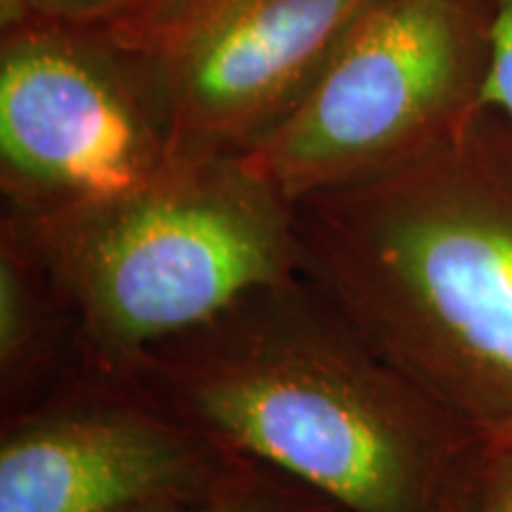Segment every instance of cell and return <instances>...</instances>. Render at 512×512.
Returning <instances> with one entry per match:
<instances>
[{"label": "cell", "instance_id": "6da1fadb", "mask_svg": "<svg viewBox=\"0 0 512 512\" xmlns=\"http://www.w3.org/2000/svg\"><path fill=\"white\" fill-rule=\"evenodd\" d=\"M124 377L216 446L347 512H427L453 448L475 437L304 273L155 344Z\"/></svg>", "mask_w": 512, "mask_h": 512}, {"label": "cell", "instance_id": "7a4b0ae2", "mask_svg": "<svg viewBox=\"0 0 512 512\" xmlns=\"http://www.w3.org/2000/svg\"><path fill=\"white\" fill-rule=\"evenodd\" d=\"M302 273L475 437L512 434V140L470 126L292 204Z\"/></svg>", "mask_w": 512, "mask_h": 512}, {"label": "cell", "instance_id": "3957f363", "mask_svg": "<svg viewBox=\"0 0 512 512\" xmlns=\"http://www.w3.org/2000/svg\"><path fill=\"white\" fill-rule=\"evenodd\" d=\"M3 219L53 280L79 366L105 375L302 273L292 204L238 157L174 155L131 195Z\"/></svg>", "mask_w": 512, "mask_h": 512}, {"label": "cell", "instance_id": "277c9868", "mask_svg": "<svg viewBox=\"0 0 512 512\" xmlns=\"http://www.w3.org/2000/svg\"><path fill=\"white\" fill-rule=\"evenodd\" d=\"M460 0H375L238 162L290 204L406 162L475 110Z\"/></svg>", "mask_w": 512, "mask_h": 512}, {"label": "cell", "instance_id": "5b68a950", "mask_svg": "<svg viewBox=\"0 0 512 512\" xmlns=\"http://www.w3.org/2000/svg\"><path fill=\"white\" fill-rule=\"evenodd\" d=\"M242 460L131 377L76 368L3 415L0 512H147L204 494Z\"/></svg>", "mask_w": 512, "mask_h": 512}, {"label": "cell", "instance_id": "8992f818", "mask_svg": "<svg viewBox=\"0 0 512 512\" xmlns=\"http://www.w3.org/2000/svg\"><path fill=\"white\" fill-rule=\"evenodd\" d=\"M375 0H164L138 50L174 155L238 157L278 124Z\"/></svg>", "mask_w": 512, "mask_h": 512}, {"label": "cell", "instance_id": "52a82bcc", "mask_svg": "<svg viewBox=\"0 0 512 512\" xmlns=\"http://www.w3.org/2000/svg\"><path fill=\"white\" fill-rule=\"evenodd\" d=\"M174 159L155 91L64 43L27 41L0 64V164L15 216L131 195Z\"/></svg>", "mask_w": 512, "mask_h": 512}, {"label": "cell", "instance_id": "ba28073f", "mask_svg": "<svg viewBox=\"0 0 512 512\" xmlns=\"http://www.w3.org/2000/svg\"><path fill=\"white\" fill-rule=\"evenodd\" d=\"M79 366L74 328L53 280L8 219L0 226V403L12 415Z\"/></svg>", "mask_w": 512, "mask_h": 512}, {"label": "cell", "instance_id": "9c48e42d", "mask_svg": "<svg viewBox=\"0 0 512 512\" xmlns=\"http://www.w3.org/2000/svg\"><path fill=\"white\" fill-rule=\"evenodd\" d=\"M147 512H347L311 486L256 460H242L204 494Z\"/></svg>", "mask_w": 512, "mask_h": 512}, {"label": "cell", "instance_id": "30bf717a", "mask_svg": "<svg viewBox=\"0 0 512 512\" xmlns=\"http://www.w3.org/2000/svg\"><path fill=\"white\" fill-rule=\"evenodd\" d=\"M475 110L512 121V0H494Z\"/></svg>", "mask_w": 512, "mask_h": 512}, {"label": "cell", "instance_id": "8fae6325", "mask_svg": "<svg viewBox=\"0 0 512 512\" xmlns=\"http://www.w3.org/2000/svg\"><path fill=\"white\" fill-rule=\"evenodd\" d=\"M41 10L69 12V15H91V12H105L119 8L126 0H27Z\"/></svg>", "mask_w": 512, "mask_h": 512}, {"label": "cell", "instance_id": "7c38bea8", "mask_svg": "<svg viewBox=\"0 0 512 512\" xmlns=\"http://www.w3.org/2000/svg\"><path fill=\"white\" fill-rule=\"evenodd\" d=\"M164 3V0H152V3H150V10L152 8H157V5H162Z\"/></svg>", "mask_w": 512, "mask_h": 512}]
</instances>
